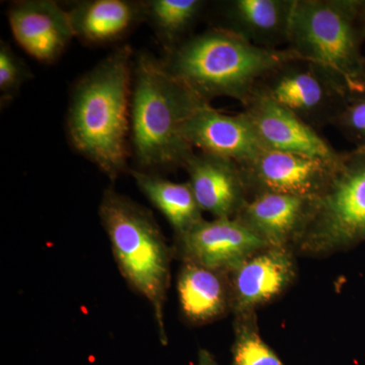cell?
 <instances>
[{
    "instance_id": "5bb4252c",
    "label": "cell",
    "mask_w": 365,
    "mask_h": 365,
    "mask_svg": "<svg viewBox=\"0 0 365 365\" xmlns=\"http://www.w3.org/2000/svg\"><path fill=\"white\" fill-rule=\"evenodd\" d=\"M197 202L213 218H234L250 199L239 163L230 158L194 153L184 168Z\"/></svg>"
},
{
    "instance_id": "9c48e42d",
    "label": "cell",
    "mask_w": 365,
    "mask_h": 365,
    "mask_svg": "<svg viewBox=\"0 0 365 365\" xmlns=\"http://www.w3.org/2000/svg\"><path fill=\"white\" fill-rule=\"evenodd\" d=\"M175 240V254L182 262L227 274L269 247L235 217L203 220Z\"/></svg>"
},
{
    "instance_id": "4fadbf2b",
    "label": "cell",
    "mask_w": 365,
    "mask_h": 365,
    "mask_svg": "<svg viewBox=\"0 0 365 365\" xmlns=\"http://www.w3.org/2000/svg\"><path fill=\"white\" fill-rule=\"evenodd\" d=\"M182 136L194 150L230 158L239 165L265 150L244 112L227 115L211 105L204 106L189 118Z\"/></svg>"
},
{
    "instance_id": "44dd1931",
    "label": "cell",
    "mask_w": 365,
    "mask_h": 365,
    "mask_svg": "<svg viewBox=\"0 0 365 365\" xmlns=\"http://www.w3.org/2000/svg\"><path fill=\"white\" fill-rule=\"evenodd\" d=\"M256 321L255 312L235 316L232 365H284L262 339Z\"/></svg>"
},
{
    "instance_id": "ac0fdd59",
    "label": "cell",
    "mask_w": 365,
    "mask_h": 365,
    "mask_svg": "<svg viewBox=\"0 0 365 365\" xmlns=\"http://www.w3.org/2000/svg\"><path fill=\"white\" fill-rule=\"evenodd\" d=\"M68 13L76 37L88 44L115 42L145 20L143 2L127 0L83 1Z\"/></svg>"
},
{
    "instance_id": "ba28073f",
    "label": "cell",
    "mask_w": 365,
    "mask_h": 365,
    "mask_svg": "<svg viewBox=\"0 0 365 365\" xmlns=\"http://www.w3.org/2000/svg\"><path fill=\"white\" fill-rule=\"evenodd\" d=\"M340 160L331 163L295 153L263 150L239 165L250 198L271 193L316 199L330 184Z\"/></svg>"
},
{
    "instance_id": "8992f818",
    "label": "cell",
    "mask_w": 365,
    "mask_h": 365,
    "mask_svg": "<svg viewBox=\"0 0 365 365\" xmlns=\"http://www.w3.org/2000/svg\"><path fill=\"white\" fill-rule=\"evenodd\" d=\"M365 242V148L343 153L330 184L314 199L311 217L294 248L334 253Z\"/></svg>"
},
{
    "instance_id": "cb8c5ba5",
    "label": "cell",
    "mask_w": 365,
    "mask_h": 365,
    "mask_svg": "<svg viewBox=\"0 0 365 365\" xmlns=\"http://www.w3.org/2000/svg\"><path fill=\"white\" fill-rule=\"evenodd\" d=\"M198 365H218V364L210 352L201 349L198 355Z\"/></svg>"
},
{
    "instance_id": "e0dca14e",
    "label": "cell",
    "mask_w": 365,
    "mask_h": 365,
    "mask_svg": "<svg viewBox=\"0 0 365 365\" xmlns=\"http://www.w3.org/2000/svg\"><path fill=\"white\" fill-rule=\"evenodd\" d=\"M180 309L186 321L195 325L215 322L232 312L228 274L182 262L177 279Z\"/></svg>"
},
{
    "instance_id": "603a6c76",
    "label": "cell",
    "mask_w": 365,
    "mask_h": 365,
    "mask_svg": "<svg viewBox=\"0 0 365 365\" xmlns=\"http://www.w3.org/2000/svg\"><path fill=\"white\" fill-rule=\"evenodd\" d=\"M30 78V71L13 51L11 46L2 41L0 46V93L1 102L11 100L21 86Z\"/></svg>"
},
{
    "instance_id": "d6986e66",
    "label": "cell",
    "mask_w": 365,
    "mask_h": 365,
    "mask_svg": "<svg viewBox=\"0 0 365 365\" xmlns=\"http://www.w3.org/2000/svg\"><path fill=\"white\" fill-rule=\"evenodd\" d=\"M129 174L141 193L167 218L174 230L175 239L187 234L204 220L202 209L189 182H173L137 169H130Z\"/></svg>"
},
{
    "instance_id": "3957f363",
    "label": "cell",
    "mask_w": 365,
    "mask_h": 365,
    "mask_svg": "<svg viewBox=\"0 0 365 365\" xmlns=\"http://www.w3.org/2000/svg\"><path fill=\"white\" fill-rule=\"evenodd\" d=\"M294 59L299 58L287 47H259L215 26L168 50L162 63L207 104L215 98L225 97L245 106L262 79Z\"/></svg>"
},
{
    "instance_id": "277c9868",
    "label": "cell",
    "mask_w": 365,
    "mask_h": 365,
    "mask_svg": "<svg viewBox=\"0 0 365 365\" xmlns=\"http://www.w3.org/2000/svg\"><path fill=\"white\" fill-rule=\"evenodd\" d=\"M98 215L120 272L129 287L150 304L158 339L168 345L165 306L174 250L153 213L112 187L103 194Z\"/></svg>"
},
{
    "instance_id": "6da1fadb",
    "label": "cell",
    "mask_w": 365,
    "mask_h": 365,
    "mask_svg": "<svg viewBox=\"0 0 365 365\" xmlns=\"http://www.w3.org/2000/svg\"><path fill=\"white\" fill-rule=\"evenodd\" d=\"M133 66L131 48H116L78 79L69 103L72 148L113 181L130 170Z\"/></svg>"
},
{
    "instance_id": "ffe728a7",
    "label": "cell",
    "mask_w": 365,
    "mask_h": 365,
    "mask_svg": "<svg viewBox=\"0 0 365 365\" xmlns=\"http://www.w3.org/2000/svg\"><path fill=\"white\" fill-rule=\"evenodd\" d=\"M143 4L145 20L150 21L167 51L182 42L206 6L202 0H150Z\"/></svg>"
},
{
    "instance_id": "d4e9b609",
    "label": "cell",
    "mask_w": 365,
    "mask_h": 365,
    "mask_svg": "<svg viewBox=\"0 0 365 365\" xmlns=\"http://www.w3.org/2000/svg\"><path fill=\"white\" fill-rule=\"evenodd\" d=\"M357 21H359L360 31H361L362 35H364L365 39V0H359Z\"/></svg>"
},
{
    "instance_id": "7a4b0ae2",
    "label": "cell",
    "mask_w": 365,
    "mask_h": 365,
    "mask_svg": "<svg viewBox=\"0 0 365 365\" xmlns=\"http://www.w3.org/2000/svg\"><path fill=\"white\" fill-rule=\"evenodd\" d=\"M207 103L163 66L162 60L140 53L132 79L130 146L137 170L153 173L184 169L194 148L182 128Z\"/></svg>"
},
{
    "instance_id": "52a82bcc",
    "label": "cell",
    "mask_w": 365,
    "mask_h": 365,
    "mask_svg": "<svg viewBox=\"0 0 365 365\" xmlns=\"http://www.w3.org/2000/svg\"><path fill=\"white\" fill-rule=\"evenodd\" d=\"M257 90L316 130L334 126L349 96L325 71L302 59L274 69Z\"/></svg>"
},
{
    "instance_id": "30bf717a",
    "label": "cell",
    "mask_w": 365,
    "mask_h": 365,
    "mask_svg": "<svg viewBox=\"0 0 365 365\" xmlns=\"http://www.w3.org/2000/svg\"><path fill=\"white\" fill-rule=\"evenodd\" d=\"M242 112L265 150L295 153L331 163H338L342 158L343 153L335 150L316 129L257 88Z\"/></svg>"
},
{
    "instance_id": "7c38bea8",
    "label": "cell",
    "mask_w": 365,
    "mask_h": 365,
    "mask_svg": "<svg viewBox=\"0 0 365 365\" xmlns=\"http://www.w3.org/2000/svg\"><path fill=\"white\" fill-rule=\"evenodd\" d=\"M9 21L18 44L43 63L59 59L76 37L68 11L52 0L14 2Z\"/></svg>"
},
{
    "instance_id": "8fae6325",
    "label": "cell",
    "mask_w": 365,
    "mask_h": 365,
    "mask_svg": "<svg viewBox=\"0 0 365 365\" xmlns=\"http://www.w3.org/2000/svg\"><path fill=\"white\" fill-rule=\"evenodd\" d=\"M295 273L292 248L267 247L257 252L228 274L232 313H252L279 297L294 282Z\"/></svg>"
},
{
    "instance_id": "5b68a950",
    "label": "cell",
    "mask_w": 365,
    "mask_h": 365,
    "mask_svg": "<svg viewBox=\"0 0 365 365\" xmlns=\"http://www.w3.org/2000/svg\"><path fill=\"white\" fill-rule=\"evenodd\" d=\"M359 0H295L287 48L318 66L348 93H357L365 56Z\"/></svg>"
},
{
    "instance_id": "2e32d148",
    "label": "cell",
    "mask_w": 365,
    "mask_h": 365,
    "mask_svg": "<svg viewBox=\"0 0 365 365\" xmlns=\"http://www.w3.org/2000/svg\"><path fill=\"white\" fill-rule=\"evenodd\" d=\"M295 0H230L220 4L222 28L268 49L287 45Z\"/></svg>"
},
{
    "instance_id": "9a60e30c",
    "label": "cell",
    "mask_w": 365,
    "mask_h": 365,
    "mask_svg": "<svg viewBox=\"0 0 365 365\" xmlns=\"http://www.w3.org/2000/svg\"><path fill=\"white\" fill-rule=\"evenodd\" d=\"M314 199L259 194L249 199L235 218L269 247L294 249L306 228Z\"/></svg>"
},
{
    "instance_id": "484cf974",
    "label": "cell",
    "mask_w": 365,
    "mask_h": 365,
    "mask_svg": "<svg viewBox=\"0 0 365 365\" xmlns=\"http://www.w3.org/2000/svg\"><path fill=\"white\" fill-rule=\"evenodd\" d=\"M353 95H361L364 96L365 97V59L364 66H362L361 71H360L359 88H357V93H353Z\"/></svg>"
},
{
    "instance_id": "7402d4cb",
    "label": "cell",
    "mask_w": 365,
    "mask_h": 365,
    "mask_svg": "<svg viewBox=\"0 0 365 365\" xmlns=\"http://www.w3.org/2000/svg\"><path fill=\"white\" fill-rule=\"evenodd\" d=\"M334 126L354 144L355 148H365L364 96H348Z\"/></svg>"
}]
</instances>
